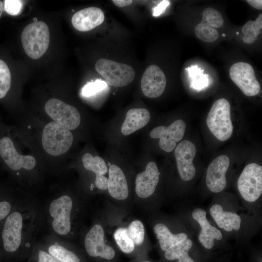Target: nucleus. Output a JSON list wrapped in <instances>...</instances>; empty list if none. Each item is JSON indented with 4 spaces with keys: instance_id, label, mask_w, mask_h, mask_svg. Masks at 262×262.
Listing matches in <instances>:
<instances>
[{
    "instance_id": "obj_17",
    "label": "nucleus",
    "mask_w": 262,
    "mask_h": 262,
    "mask_svg": "<svg viewBox=\"0 0 262 262\" xmlns=\"http://www.w3.org/2000/svg\"><path fill=\"white\" fill-rule=\"evenodd\" d=\"M105 18L103 11L97 7H89L76 12L71 23L75 29L87 32L101 24Z\"/></svg>"
},
{
    "instance_id": "obj_4",
    "label": "nucleus",
    "mask_w": 262,
    "mask_h": 262,
    "mask_svg": "<svg viewBox=\"0 0 262 262\" xmlns=\"http://www.w3.org/2000/svg\"><path fill=\"white\" fill-rule=\"evenodd\" d=\"M95 69L109 85L115 87L126 86L134 80L135 73L130 66L105 58L98 60Z\"/></svg>"
},
{
    "instance_id": "obj_35",
    "label": "nucleus",
    "mask_w": 262,
    "mask_h": 262,
    "mask_svg": "<svg viewBox=\"0 0 262 262\" xmlns=\"http://www.w3.org/2000/svg\"><path fill=\"white\" fill-rule=\"evenodd\" d=\"M170 2L169 0H164L161 1L157 6L152 9V15L154 16H159L165 12Z\"/></svg>"
},
{
    "instance_id": "obj_21",
    "label": "nucleus",
    "mask_w": 262,
    "mask_h": 262,
    "mask_svg": "<svg viewBox=\"0 0 262 262\" xmlns=\"http://www.w3.org/2000/svg\"><path fill=\"white\" fill-rule=\"evenodd\" d=\"M150 115L145 108H132L126 114L121 131L124 135H129L141 129L149 122Z\"/></svg>"
},
{
    "instance_id": "obj_33",
    "label": "nucleus",
    "mask_w": 262,
    "mask_h": 262,
    "mask_svg": "<svg viewBox=\"0 0 262 262\" xmlns=\"http://www.w3.org/2000/svg\"><path fill=\"white\" fill-rule=\"evenodd\" d=\"M107 87V84L105 82L97 80L94 82L87 83L82 88V94L85 97L92 96L103 90Z\"/></svg>"
},
{
    "instance_id": "obj_19",
    "label": "nucleus",
    "mask_w": 262,
    "mask_h": 262,
    "mask_svg": "<svg viewBox=\"0 0 262 262\" xmlns=\"http://www.w3.org/2000/svg\"><path fill=\"white\" fill-rule=\"evenodd\" d=\"M108 190L114 198L125 200L128 197L129 189L126 177L122 169L115 164H111L108 169Z\"/></svg>"
},
{
    "instance_id": "obj_30",
    "label": "nucleus",
    "mask_w": 262,
    "mask_h": 262,
    "mask_svg": "<svg viewBox=\"0 0 262 262\" xmlns=\"http://www.w3.org/2000/svg\"><path fill=\"white\" fill-rule=\"evenodd\" d=\"M128 234L134 245H141L145 237V228L143 223L138 220L132 221L127 229Z\"/></svg>"
},
{
    "instance_id": "obj_27",
    "label": "nucleus",
    "mask_w": 262,
    "mask_h": 262,
    "mask_svg": "<svg viewBox=\"0 0 262 262\" xmlns=\"http://www.w3.org/2000/svg\"><path fill=\"white\" fill-rule=\"evenodd\" d=\"M114 238L116 244L123 252L130 253L134 250L135 245L129 237L126 228L117 229L115 232Z\"/></svg>"
},
{
    "instance_id": "obj_15",
    "label": "nucleus",
    "mask_w": 262,
    "mask_h": 262,
    "mask_svg": "<svg viewBox=\"0 0 262 262\" xmlns=\"http://www.w3.org/2000/svg\"><path fill=\"white\" fill-rule=\"evenodd\" d=\"M22 217L17 212L10 214L6 218L2 233L4 248L8 252H14L21 241Z\"/></svg>"
},
{
    "instance_id": "obj_2",
    "label": "nucleus",
    "mask_w": 262,
    "mask_h": 262,
    "mask_svg": "<svg viewBox=\"0 0 262 262\" xmlns=\"http://www.w3.org/2000/svg\"><path fill=\"white\" fill-rule=\"evenodd\" d=\"M206 123L209 130L219 140L224 141L230 138L233 126L228 100L220 98L213 103L208 113Z\"/></svg>"
},
{
    "instance_id": "obj_6",
    "label": "nucleus",
    "mask_w": 262,
    "mask_h": 262,
    "mask_svg": "<svg viewBox=\"0 0 262 262\" xmlns=\"http://www.w3.org/2000/svg\"><path fill=\"white\" fill-rule=\"evenodd\" d=\"M45 111L54 121L70 131L76 129L81 123V115L74 106L57 98H51L45 105Z\"/></svg>"
},
{
    "instance_id": "obj_14",
    "label": "nucleus",
    "mask_w": 262,
    "mask_h": 262,
    "mask_svg": "<svg viewBox=\"0 0 262 262\" xmlns=\"http://www.w3.org/2000/svg\"><path fill=\"white\" fill-rule=\"evenodd\" d=\"M229 164V158L225 155L216 157L210 164L207 170L206 183L211 192L219 193L225 188L226 173Z\"/></svg>"
},
{
    "instance_id": "obj_29",
    "label": "nucleus",
    "mask_w": 262,
    "mask_h": 262,
    "mask_svg": "<svg viewBox=\"0 0 262 262\" xmlns=\"http://www.w3.org/2000/svg\"><path fill=\"white\" fill-rule=\"evenodd\" d=\"M201 21L215 29L220 28L222 26L224 19L218 11L214 8L208 7L203 11Z\"/></svg>"
},
{
    "instance_id": "obj_26",
    "label": "nucleus",
    "mask_w": 262,
    "mask_h": 262,
    "mask_svg": "<svg viewBox=\"0 0 262 262\" xmlns=\"http://www.w3.org/2000/svg\"><path fill=\"white\" fill-rule=\"evenodd\" d=\"M48 250L49 254L60 262H80L76 254L57 244L51 245Z\"/></svg>"
},
{
    "instance_id": "obj_5",
    "label": "nucleus",
    "mask_w": 262,
    "mask_h": 262,
    "mask_svg": "<svg viewBox=\"0 0 262 262\" xmlns=\"http://www.w3.org/2000/svg\"><path fill=\"white\" fill-rule=\"evenodd\" d=\"M237 187L245 200L256 201L262 194V166L256 163L247 165L238 179Z\"/></svg>"
},
{
    "instance_id": "obj_32",
    "label": "nucleus",
    "mask_w": 262,
    "mask_h": 262,
    "mask_svg": "<svg viewBox=\"0 0 262 262\" xmlns=\"http://www.w3.org/2000/svg\"><path fill=\"white\" fill-rule=\"evenodd\" d=\"M188 72L192 77V86L196 89H201L207 86L208 79L207 75H203L200 68L196 66L189 67Z\"/></svg>"
},
{
    "instance_id": "obj_25",
    "label": "nucleus",
    "mask_w": 262,
    "mask_h": 262,
    "mask_svg": "<svg viewBox=\"0 0 262 262\" xmlns=\"http://www.w3.org/2000/svg\"><path fill=\"white\" fill-rule=\"evenodd\" d=\"M262 28V14H261L255 20H249L243 26V41L249 44L253 43L261 33Z\"/></svg>"
},
{
    "instance_id": "obj_20",
    "label": "nucleus",
    "mask_w": 262,
    "mask_h": 262,
    "mask_svg": "<svg viewBox=\"0 0 262 262\" xmlns=\"http://www.w3.org/2000/svg\"><path fill=\"white\" fill-rule=\"evenodd\" d=\"M84 167L88 171L96 174L95 185L101 190L108 188V178L104 175L108 171V168L104 160L99 156H93L90 153L84 154L82 158Z\"/></svg>"
},
{
    "instance_id": "obj_13",
    "label": "nucleus",
    "mask_w": 262,
    "mask_h": 262,
    "mask_svg": "<svg viewBox=\"0 0 262 262\" xmlns=\"http://www.w3.org/2000/svg\"><path fill=\"white\" fill-rule=\"evenodd\" d=\"M166 84L165 76L157 66H148L141 80V87L145 96L149 98H157L162 95Z\"/></svg>"
},
{
    "instance_id": "obj_42",
    "label": "nucleus",
    "mask_w": 262,
    "mask_h": 262,
    "mask_svg": "<svg viewBox=\"0 0 262 262\" xmlns=\"http://www.w3.org/2000/svg\"><path fill=\"white\" fill-rule=\"evenodd\" d=\"M148 262V261H146V262Z\"/></svg>"
},
{
    "instance_id": "obj_37",
    "label": "nucleus",
    "mask_w": 262,
    "mask_h": 262,
    "mask_svg": "<svg viewBox=\"0 0 262 262\" xmlns=\"http://www.w3.org/2000/svg\"><path fill=\"white\" fill-rule=\"evenodd\" d=\"M11 206L7 201L0 202V220L4 218L10 213Z\"/></svg>"
},
{
    "instance_id": "obj_9",
    "label": "nucleus",
    "mask_w": 262,
    "mask_h": 262,
    "mask_svg": "<svg viewBox=\"0 0 262 262\" xmlns=\"http://www.w3.org/2000/svg\"><path fill=\"white\" fill-rule=\"evenodd\" d=\"M186 130V124L182 119H178L168 127L158 126L150 132V136L159 139V147L167 152H171L176 147V142L183 138Z\"/></svg>"
},
{
    "instance_id": "obj_18",
    "label": "nucleus",
    "mask_w": 262,
    "mask_h": 262,
    "mask_svg": "<svg viewBox=\"0 0 262 262\" xmlns=\"http://www.w3.org/2000/svg\"><path fill=\"white\" fill-rule=\"evenodd\" d=\"M192 216L201 228L198 240L205 248H212L214 246V239L220 240L222 239L221 231L210 224L206 218V213L203 209L197 208L194 210Z\"/></svg>"
},
{
    "instance_id": "obj_39",
    "label": "nucleus",
    "mask_w": 262,
    "mask_h": 262,
    "mask_svg": "<svg viewBox=\"0 0 262 262\" xmlns=\"http://www.w3.org/2000/svg\"><path fill=\"white\" fill-rule=\"evenodd\" d=\"M246 1L252 7L258 10L262 9V0H247Z\"/></svg>"
},
{
    "instance_id": "obj_11",
    "label": "nucleus",
    "mask_w": 262,
    "mask_h": 262,
    "mask_svg": "<svg viewBox=\"0 0 262 262\" xmlns=\"http://www.w3.org/2000/svg\"><path fill=\"white\" fill-rule=\"evenodd\" d=\"M84 246L91 257L111 260L115 256V251L104 242V231L102 227L96 224L87 233L84 238Z\"/></svg>"
},
{
    "instance_id": "obj_23",
    "label": "nucleus",
    "mask_w": 262,
    "mask_h": 262,
    "mask_svg": "<svg viewBox=\"0 0 262 262\" xmlns=\"http://www.w3.org/2000/svg\"><path fill=\"white\" fill-rule=\"evenodd\" d=\"M153 230L160 247L164 251L187 238V235L184 233L173 234L167 227L163 223L157 224Z\"/></svg>"
},
{
    "instance_id": "obj_34",
    "label": "nucleus",
    "mask_w": 262,
    "mask_h": 262,
    "mask_svg": "<svg viewBox=\"0 0 262 262\" xmlns=\"http://www.w3.org/2000/svg\"><path fill=\"white\" fill-rule=\"evenodd\" d=\"M22 2L19 0H6L4 1V9L9 15L15 16L21 12Z\"/></svg>"
},
{
    "instance_id": "obj_31",
    "label": "nucleus",
    "mask_w": 262,
    "mask_h": 262,
    "mask_svg": "<svg viewBox=\"0 0 262 262\" xmlns=\"http://www.w3.org/2000/svg\"><path fill=\"white\" fill-rule=\"evenodd\" d=\"M11 75L8 66L0 59V99L4 98L10 89Z\"/></svg>"
},
{
    "instance_id": "obj_8",
    "label": "nucleus",
    "mask_w": 262,
    "mask_h": 262,
    "mask_svg": "<svg viewBox=\"0 0 262 262\" xmlns=\"http://www.w3.org/2000/svg\"><path fill=\"white\" fill-rule=\"evenodd\" d=\"M73 202L70 196L64 195L53 200L49 207L50 216L53 218V230L60 235L68 234L71 229L70 213Z\"/></svg>"
},
{
    "instance_id": "obj_36",
    "label": "nucleus",
    "mask_w": 262,
    "mask_h": 262,
    "mask_svg": "<svg viewBox=\"0 0 262 262\" xmlns=\"http://www.w3.org/2000/svg\"><path fill=\"white\" fill-rule=\"evenodd\" d=\"M38 262H60L50 254L43 250H39Z\"/></svg>"
},
{
    "instance_id": "obj_10",
    "label": "nucleus",
    "mask_w": 262,
    "mask_h": 262,
    "mask_svg": "<svg viewBox=\"0 0 262 262\" xmlns=\"http://www.w3.org/2000/svg\"><path fill=\"white\" fill-rule=\"evenodd\" d=\"M0 156L8 166L15 171L21 168L32 170L36 164V161L33 156L20 155L17 152L13 141L6 136L0 139Z\"/></svg>"
},
{
    "instance_id": "obj_24",
    "label": "nucleus",
    "mask_w": 262,
    "mask_h": 262,
    "mask_svg": "<svg viewBox=\"0 0 262 262\" xmlns=\"http://www.w3.org/2000/svg\"><path fill=\"white\" fill-rule=\"evenodd\" d=\"M192 245V241L187 238L166 250L164 256L169 261L178 260L177 262H195L188 255Z\"/></svg>"
},
{
    "instance_id": "obj_7",
    "label": "nucleus",
    "mask_w": 262,
    "mask_h": 262,
    "mask_svg": "<svg viewBox=\"0 0 262 262\" xmlns=\"http://www.w3.org/2000/svg\"><path fill=\"white\" fill-rule=\"evenodd\" d=\"M229 77L234 83L246 96L257 95L261 89L252 66L240 62L233 64L229 71Z\"/></svg>"
},
{
    "instance_id": "obj_16",
    "label": "nucleus",
    "mask_w": 262,
    "mask_h": 262,
    "mask_svg": "<svg viewBox=\"0 0 262 262\" xmlns=\"http://www.w3.org/2000/svg\"><path fill=\"white\" fill-rule=\"evenodd\" d=\"M160 174L156 164L149 162L145 170L137 175L135 190L138 197L146 198L154 193L159 181Z\"/></svg>"
},
{
    "instance_id": "obj_41",
    "label": "nucleus",
    "mask_w": 262,
    "mask_h": 262,
    "mask_svg": "<svg viewBox=\"0 0 262 262\" xmlns=\"http://www.w3.org/2000/svg\"><path fill=\"white\" fill-rule=\"evenodd\" d=\"M223 35V36H226V34H223V35Z\"/></svg>"
},
{
    "instance_id": "obj_3",
    "label": "nucleus",
    "mask_w": 262,
    "mask_h": 262,
    "mask_svg": "<svg viewBox=\"0 0 262 262\" xmlns=\"http://www.w3.org/2000/svg\"><path fill=\"white\" fill-rule=\"evenodd\" d=\"M41 141L43 147L48 154L57 156L70 149L73 136L69 130L53 121L44 126Z\"/></svg>"
},
{
    "instance_id": "obj_22",
    "label": "nucleus",
    "mask_w": 262,
    "mask_h": 262,
    "mask_svg": "<svg viewBox=\"0 0 262 262\" xmlns=\"http://www.w3.org/2000/svg\"><path fill=\"white\" fill-rule=\"evenodd\" d=\"M210 213L220 228L228 232L233 229H239L241 218L236 213L224 211L222 207L219 204L213 205L210 209Z\"/></svg>"
},
{
    "instance_id": "obj_40",
    "label": "nucleus",
    "mask_w": 262,
    "mask_h": 262,
    "mask_svg": "<svg viewBox=\"0 0 262 262\" xmlns=\"http://www.w3.org/2000/svg\"><path fill=\"white\" fill-rule=\"evenodd\" d=\"M2 11H3V4H2V2L0 0V18L2 15Z\"/></svg>"
},
{
    "instance_id": "obj_38",
    "label": "nucleus",
    "mask_w": 262,
    "mask_h": 262,
    "mask_svg": "<svg viewBox=\"0 0 262 262\" xmlns=\"http://www.w3.org/2000/svg\"><path fill=\"white\" fill-rule=\"evenodd\" d=\"M112 2L117 7H123L129 6L132 2L131 0H113Z\"/></svg>"
},
{
    "instance_id": "obj_1",
    "label": "nucleus",
    "mask_w": 262,
    "mask_h": 262,
    "mask_svg": "<svg viewBox=\"0 0 262 262\" xmlns=\"http://www.w3.org/2000/svg\"><path fill=\"white\" fill-rule=\"evenodd\" d=\"M26 54L33 59L41 57L47 50L49 43V32L42 21H34L27 25L21 35Z\"/></svg>"
},
{
    "instance_id": "obj_28",
    "label": "nucleus",
    "mask_w": 262,
    "mask_h": 262,
    "mask_svg": "<svg viewBox=\"0 0 262 262\" xmlns=\"http://www.w3.org/2000/svg\"><path fill=\"white\" fill-rule=\"evenodd\" d=\"M195 33L197 38L207 42H214L219 36L218 32L215 29L202 21L196 26Z\"/></svg>"
},
{
    "instance_id": "obj_12",
    "label": "nucleus",
    "mask_w": 262,
    "mask_h": 262,
    "mask_svg": "<svg viewBox=\"0 0 262 262\" xmlns=\"http://www.w3.org/2000/svg\"><path fill=\"white\" fill-rule=\"evenodd\" d=\"M196 153L195 145L188 140L180 142L175 149V156L179 175L184 181L191 180L196 170L193 161Z\"/></svg>"
}]
</instances>
